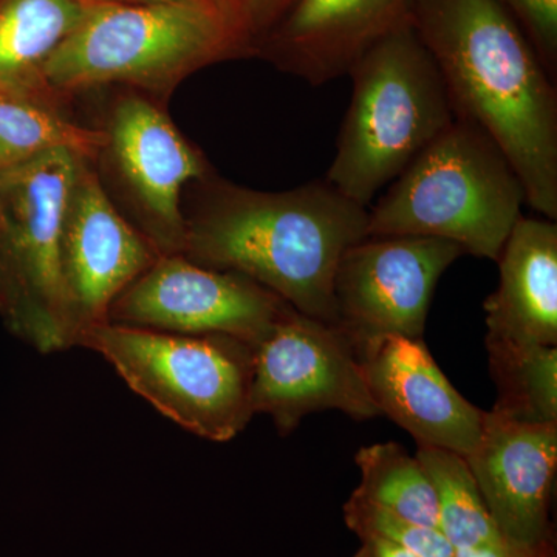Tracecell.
I'll return each mask as SVG.
<instances>
[{
    "mask_svg": "<svg viewBox=\"0 0 557 557\" xmlns=\"http://www.w3.org/2000/svg\"><path fill=\"white\" fill-rule=\"evenodd\" d=\"M361 485L355 493L399 518L440 530L437 496L417 457L398 443H376L355 456Z\"/></svg>",
    "mask_w": 557,
    "mask_h": 557,
    "instance_id": "ffe728a7",
    "label": "cell"
},
{
    "mask_svg": "<svg viewBox=\"0 0 557 557\" xmlns=\"http://www.w3.org/2000/svg\"><path fill=\"white\" fill-rule=\"evenodd\" d=\"M412 0H295L256 42L284 72L322 86L347 76L359 58L410 17Z\"/></svg>",
    "mask_w": 557,
    "mask_h": 557,
    "instance_id": "9a60e30c",
    "label": "cell"
},
{
    "mask_svg": "<svg viewBox=\"0 0 557 557\" xmlns=\"http://www.w3.org/2000/svg\"><path fill=\"white\" fill-rule=\"evenodd\" d=\"M361 547L355 553L354 557H418L410 553L409 549L384 541V539H361Z\"/></svg>",
    "mask_w": 557,
    "mask_h": 557,
    "instance_id": "484cf974",
    "label": "cell"
},
{
    "mask_svg": "<svg viewBox=\"0 0 557 557\" xmlns=\"http://www.w3.org/2000/svg\"><path fill=\"white\" fill-rule=\"evenodd\" d=\"M410 21L456 120L480 127L518 172L527 203L557 222V89L497 0H412Z\"/></svg>",
    "mask_w": 557,
    "mask_h": 557,
    "instance_id": "6da1fadb",
    "label": "cell"
},
{
    "mask_svg": "<svg viewBox=\"0 0 557 557\" xmlns=\"http://www.w3.org/2000/svg\"><path fill=\"white\" fill-rule=\"evenodd\" d=\"M97 5H141V3L177 2V0H84Z\"/></svg>",
    "mask_w": 557,
    "mask_h": 557,
    "instance_id": "83f0119b",
    "label": "cell"
},
{
    "mask_svg": "<svg viewBox=\"0 0 557 557\" xmlns=\"http://www.w3.org/2000/svg\"><path fill=\"white\" fill-rule=\"evenodd\" d=\"M347 76L354 90L325 180L369 208L456 116L410 17L370 47Z\"/></svg>",
    "mask_w": 557,
    "mask_h": 557,
    "instance_id": "5b68a950",
    "label": "cell"
},
{
    "mask_svg": "<svg viewBox=\"0 0 557 557\" xmlns=\"http://www.w3.org/2000/svg\"><path fill=\"white\" fill-rule=\"evenodd\" d=\"M497 387L494 412L527 424H557V347L486 341Z\"/></svg>",
    "mask_w": 557,
    "mask_h": 557,
    "instance_id": "d6986e66",
    "label": "cell"
},
{
    "mask_svg": "<svg viewBox=\"0 0 557 557\" xmlns=\"http://www.w3.org/2000/svg\"><path fill=\"white\" fill-rule=\"evenodd\" d=\"M0 313H2V317L5 318L10 325L13 324L16 302H14L13 289H11L2 262H0Z\"/></svg>",
    "mask_w": 557,
    "mask_h": 557,
    "instance_id": "4316f807",
    "label": "cell"
},
{
    "mask_svg": "<svg viewBox=\"0 0 557 557\" xmlns=\"http://www.w3.org/2000/svg\"><path fill=\"white\" fill-rule=\"evenodd\" d=\"M362 375L381 416L418 446L468 457L482 438L485 412L475 408L435 364L423 339L372 336L355 346Z\"/></svg>",
    "mask_w": 557,
    "mask_h": 557,
    "instance_id": "5bb4252c",
    "label": "cell"
},
{
    "mask_svg": "<svg viewBox=\"0 0 557 557\" xmlns=\"http://www.w3.org/2000/svg\"><path fill=\"white\" fill-rule=\"evenodd\" d=\"M525 189L496 141L454 120L369 209V237L453 242L497 262L522 218Z\"/></svg>",
    "mask_w": 557,
    "mask_h": 557,
    "instance_id": "277c9868",
    "label": "cell"
},
{
    "mask_svg": "<svg viewBox=\"0 0 557 557\" xmlns=\"http://www.w3.org/2000/svg\"><path fill=\"white\" fill-rule=\"evenodd\" d=\"M97 7L84 0H0V81L39 86L42 65Z\"/></svg>",
    "mask_w": 557,
    "mask_h": 557,
    "instance_id": "ac0fdd59",
    "label": "cell"
},
{
    "mask_svg": "<svg viewBox=\"0 0 557 557\" xmlns=\"http://www.w3.org/2000/svg\"><path fill=\"white\" fill-rule=\"evenodd\" d=\"M295 0H247L249 25L256 42L273 27ZM256 51V50H255Z\"/></svg>",
    "mask_w": 557,
    "mask_h": 557,
    "instance_id": "cb8c5ba5",
    "label": "cell"
},
{
    "mask_svg": "<svg viewBox=\"0 0 557 557\" xmlns=\"http://www.w3.org/2000/svg\"><path fill=\"white\" fill-rule=\"evenodd\" d=\"M530 40L549 76L557 78V0H497Z\"/></svg>",
    "mask_w": 557,
    "mask_h": 557,
    "instance_id": "603a6c76",
    "label": "cell"
},
{
    "mask_svg": "<svg viewBox=\"0 0 557 557\" xmlns=\"http://www.w3.org/2000/svg\"><path fill=\"white\" fill-rule=\"evenodd\" d=\"M255 53L247 0L98 5L40 69L54 100L123 83L170 94L214 62Z\"/></svg>",
    "mask_w": 557,
    "mask_h": 557,
    "instance_id": "3957f363",
    "label": "cell"
},
{
    "mask_svg": "<svg viewBox=\"0 0 557 557\" xmlns=\"http://www.w3.org/2000/svg\"><path fill=\"white\" fill-rule=\"evenodd\" d=\"M369 208L327 180L284 193L208 182L186 220L183 255L247 276L307 317L336 325L333 278L348 248L368 236Z\"/></svg>",
    "mask_w": 557,
    "mask_h": 557,
    "instance_id": "7a4b0ae2",
    "label": "cell"
},
{
    "mask_svg": "<svg viewBox=\"0 0 557 557\" xmlns=\"http://www.w3.org/2000/svg\"><path fill=\"white\" fill-rule=\"evenodd\" d=\"M83 160L61 149L0 171V262L16 302L11 329L40 351L75 346L61 240Z\"/></svg>",
    "mask_w": 557,
    "mask_h": 557,
    "instance_id": "52a82bcc",
    "label": "cell"
},
{
    "mask_svg": "<svg viewBox=\"0 0 557 557\" xmlns=\"http://www.w3.org/2000/svg\"><path fill=\"white\" fill-rule=\"evenodd\" d=\"M485 300L486 341L557 347V223L520 218L497 260Z\"/></svg>",
    "mask_w": 557,
    "mask_h": 557,
    "instance_id": "2e32d148",
    "label": "cell"
},
{
    "mask_svg": "<svg viewBox=\"0 0 557 557\" xmlns=\"http://www.w3.org/2000/svg\"><path fill=\"white\" fill-rule=\"evenodd\" d=\"M463 249L428 237H366L344 252L333 278L336 327L354 346L380 335L423 339L440 277Z\"/></svg>",
    "mask_w": 557,
    "mask_h": 557,
    "instance_id": "30bf717a",
    "label": "cell"
},
{
    "mask_svg": "<svg viewBox=\"0 0 557 557\" xmlns=\"http://www.w3.org/2000/svg\"><path fill=\"white\" fill-rule=\"evenodd\" d=\"M156 245L115 208L83 160L65 212L61 270L76 339L108 322L110 307L160 258Z\"/></svg>",
    "mask_w": 557,
    "mask_h": 557,
    "instance_id": "8fae6325",
    "label": "cell"
},
{
    "mask_svg": "<svg viewBox=\"0 0 557 557\" xmlns=\"http://www.w3.org/2000/svg\"><path fill=\"white\" fill-rule=\"evenodd\" d=\"M288 307L247 276L168 255L113 302L108 321L186 335L220 333L256 346Z\"/></svg>",
    "mask_w": 557,
    "mask_h": 557,
    "instance_id": "9c48e42d",
    "label": "cell"
},
{
    "mask_svg": "<svg viewBox=\"0 0 557 557\" xmlns=\"http://www.w3.org/2000/svg\"><path fill=\"white\" fill-rule=\"evenodd\" d=\"M456 557H557V553L533 552L502 539L496 544L456 549Z\"/></svg>",
    "mask_w": 557,
    "mask_h": 557,
    "instance_id": "d4e9b609",
    "label": "cell"
},
{
    "mask_svg": "<svg viewBox=\"0 0 557 557\" xmlns=\"http://www.w3.org/2000/svg\"><path fill=\"white\" fill-rule=\"evenodd\" d=\"M251 401L255 413L273 418L281 435L319 410H341L359 421L381 416L351 339L293 307L255 346Z\"/></svg>",
    "mask_w": 557,
    "mask_h": 557,
    "instance_id": "ba28073f",
    "label": "cell"
},
{
    "mask_svg": "<svg viewBox=\"0 0 557 557\" xmlns=\"http://www.w3.org/2000/svg\"><path fill=\"white\" fill-rule=\"evenodd\" d=\"M417 460L437 496L440 530L453 547L472 548L502 541L468 461L453 450L418 446Z\"/></svg>",
    "mask_w": 557,
    "mask_h": 557,
    "instance_id": "44dd1931",
    "label": "cell"
},
{
    "mask_svg": "<svg viewBox=\"0 0 557 557\" xmlns=\"http://www.w3.org/2000/svg\"><path fill=\"white\" fill-rule=\"evenodd\" d=\"M108 148L139 208L146 237L161 256L183 255L186 183L208 177L207 161L175 129L166 113L139 97L123 98L110 120Z\"/></svg>",
    "mask_w": 557,
    "mask_h": 557,
    "instance_id": "4fadbf2b",
    "label": "cell"
},
{
    "mask_svg": "<svg viewBox=\"0 0 557 557\" xmlns=\"http://www.w3.org/2000/svg\"><path fill=\"white\" fill-rule=\"evenodd\" d=\"M75 346L101 355L160 413L209 442H230L252 416L255 346L220 333L186 335L102 322Z\"/></svg>",
    "mask_w": 557,
    "mask_h": 557,
    "instance_id": "8992f818",
    "label": "cell"
},
{
    "mask_svg": "<svg viewBox=\"0 0 557 557\" xmlns=\"http://www.w3.org/2000/svg\"><path fill=\"white\" fill-rule=\"evenodd\" d=\"M498 533L519 547L556 553L549 507L557 424H527L485 412L478 448L465 457Z\"/></svg>",
    "mask_w": 557,
    "mask_h": 557,
    "instance_id": "7c38bea8",
    "label": "cell"
},
{
    "mask_svg": "<svg viewBox=\"0 0 557 557\" xmlns=\"http://www.w3.org/2000/svg\"><path fill=\"white\" fill-rule=\"evenodd\" d=\"M57 102L38 84L0 81V171L53 150L91 160L108 148V132L65 119Z\"/></svg>",
    "mask_w": 557,
    "mask_h": 557,
    "instance_id": "e0dca14e",
    "label": "cell"
},
{
    "mask_svg": "<svg viewBox=\"0 0 557 557\" xmlns=\"http://www.w3.org/2000/svg\"><path fill=\"white\" fill-rule=\"evenodd\" d=\"M344 520L359 539H384L418 557H456V548L442 530L399 518L357 493L344 505Z\"/></svg>",
    "mask_w": 557,
    "mask_h": 557,
    "instance_id": "7402d4cb",
    "label": "cell"
}]
</instances>
